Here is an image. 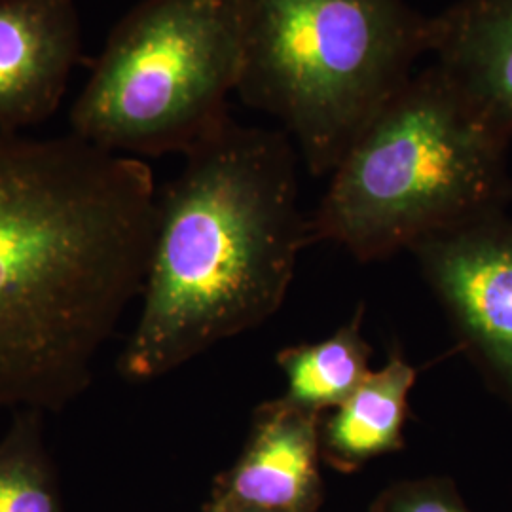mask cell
I'll list each match as a JSON object with an SVG mask.
<instances>
[{
	"instance_id": "ba28073f",
	"label": "cell",
	"mask_w": 512,
	"mask_h": 512,
	"mask_svg": "<svg viewBox=\"0 0 512 512\" xmlns=\"http://www.w3.org/2000/svg\"><path fill=\"white\" fill-rule=\"evenodd\" d=\"M80 50L74 0H0V133L54 114Z\"/></svg>"
},
{
	"instance_id": "8992f818",
	"label": "cell",
	"mask_w": 512,
	"mask_h": 512,
	"mask_svg": "<svg viewBox=\"0 0 512 512\" xmlns=\"http://www.w3.org/2000/svg\"><path fill=\"white\" fill-rule=\"evenodd\" d=\"M412 253L465 348L512 397V220L488 215L423 239Z\"/></svg>"
},
{
	"instance_id": "52a82bcc",
	"label": "cell",
	"mask_w": 512,
	"mask_h": 512,
	"mask_svg": "<svg viewBox=\"0 0 512 512\" xmlns=\"http://www.w3.org/2000/svg\"><path fill=\"white\" fill-rule=\"evenodd\" d=\"M321 416L277 399L255 412L236 463L217 478L220 512H315L321 503Z\"/></svg>"
},
{
	"instance_id": "4fadbf2b",
	"label": "cell",
	"mask_w": 512,
	"mask_h": 512,
	"mask_svg": "<svg viewBox=\"0 0 512 512\" xmlns=\"http://www.w3.org/2000/svg\"><path fill=\"white\" fill-rule=\"evenodd\" d=\"M372 512H471L456 486L439 476L404 480L389 486L372 505Z\"/></svg>"
},
{
	"instance_id": "3957f363",
	"label": "cell",
	"mask_w": 512,
	"mask_h": 512,
	"mask_svg": "<svg viewBox=\"0 0 512 512\" xmlns=\"http://www.w3.org/2000/svg\"><path fill=\"white\" fill-rule=\"evenodd\" d=\"M507 148L435 65L414 73L332 171L311 243L370 262L503 213L512 194Z\"/></svg>"
},
{
	"instance_id": "5b68a950",
	"label": "cell",
	"mask_w": 512,
	"mask_h": 512,
	"mask_svg": "<svg viewBox=\"0 0 512 512\" xmlns=\"http://www.w3.org/2000/svg\"><path fill=\"white\" fill-rule=\"evenodd\" d=\"M236 0H143L112 29L69 114L71 133L112 154H190L232 116Z\"/></svg>"
},
{
	"instance_id": "7a4b0ae2",
	"label": "cell",
	"mask_w": 512,
	"mask_h": 512,
	"mask_svg": "<svg viewBox=\"0 0 512 512\" xmlns=\"http://www.w3.org/2000/svg\"><path fill=\"white\" fill-rule=\"evenodd\" d=\"M184 158L156 198L143 306L116 363L128 382L162 378L268 321L311 243L285 131L230 120Z\"/></svg>"
},
{
	"instance_id": "9a60e30c",
	"label": "cell",
	"mask_w": 512,
	"mask_h": 512,
	"mask_svg": "<svg viewBox=\"0 0 512 512\" xmlns=\"http://www.w3.org/2000/svg\"><path fill=\"white\" fill-rule=\"evenodd\" d=\"M238 512H270V511H238Z\"/></svg>"
},
{
	"instance_id": "277c9868",
	"label": "cell",
	"mask_w": 512,
	"mask_h": 512,
	"mask_svg": "<svg viewBox=\"0 0 512 512\" xmlns=\"http://www.w3.org/2000/svg\"><path fill=\"white\" fill-rule=\"evenodd\" d=\"M239 99L277 118L311 175H329L427 54L406 0H236Z\"/></svg>"
},
{
	"instance_id": "8fae6325",
	"label": "cell",
	"mask_w": 512,
	"mask_h": 512,
	"mask_svg": "<svg viewBox=\"0 0 512 512\" xmlns=\"http://www.w3.org/2000/svg\"><path fill=\"white\" fill-rule=\"evenodd\" d=\"M365 308L317 344L281 349L277 365L287 380L283 401L321 416L344 403L370 374V346L363 336Z\"/></svg>"
},
{
	"instance_id": "6da1fadb",
	"label": "cell",
	"mask_w": 512,
	"mask_h": 512,
	"mask_svg": "<svg viewBox=\"0 0 512 512\" xmlns=\"http://www.w3.org/2000/svg\"><path fill=\"white\" fill-rule=\"evenodd\" d=\"M158 190L73 133H0V410L61 412L143 291Z\"/></svg>"
},
{
	"instance_id": "9c48e42d",
	"label": "cell",
	"mask_w": 512,
	"mask_h": 512,
	"mask_svg": "<svg viewBox=\"0 0 512 512\" xmlns=\"http://www.w3.org/2000/svg\"><path fill=\"white\" fill-rule=\"evenodd\" d=\"M427 54L480 122L512 139V0H456L429 18Z\"/></svg>"
},
{
	"instance_id": "5bb4252c",
	"label": "cell",
	"mask_w": 512,
	"mask_h": 512,
	"mask_svg": "<svg viewBox=\"0 0 512 512\" xmlns=\"http://www.w3.org/2000/svg\"><path fill=\"white\" fill-rule=\"evenodd\" d=\"M203 512H220L219 507L217 505H213V503H209L205 509H203Z\"/></svg>"
},
{
	"instance_id": "7c38bea8",
	"label": "cell",
	"mask_w": 512,
	"mask_h": 512,
	"mask_svg": "<svg viewBox=\"0 0 512 512\" xmlns=\"http://www.w3.org/2000/svg\"><path fill=\"white\" fill-rule=\"evenodd\" d=\"M38 410H16L0 439V512H67Z\"/></svg>"
},
{
	"instance_id": "30bf717a",
	"label": "cell",
	"mask_w": 512,
	"mask_h": 512,
	"mask_svg": "<svg viewBox=\"0 0 512 512\" xmlns=\"http://www.w3.org/2000/svg\"><path fill=\"white\" fill-rule=\"evenodd\" d=\"M414 384L416 368L395 349L387 363L380 370H370L321 425V456L349 473L370 459L401 450Z\"/></svg>"
}]
</instances>
